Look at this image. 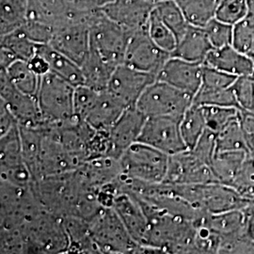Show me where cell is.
<instances>
[{
  "instance_id": "28",
  "label": "cell",
  "mask_w": 254,
  "mask_h": 254,
  "mask_svg": "<svg viewBox=\"0 0 254 254\" xmlns=\"http://www.w3.org/2000/svg\"><path fill=\"white\" fill-rule=\"evenodd\" d=\"M22 141V152L27 164V168L31 173L34 182L42 179L41 172V156L43 146V129L42 127H19Z\"/></svg>"
},
{
  "instance_id": "60",
  "label": "cell",
  "mask_w": 254,
  "mask_h": 254,
  "mask_svg": "<svg viewBox=\"0 0 254 254\" xmlns=\"http://www.w3.org/2000/svg\"><path fill=\"white\" fill-rule=\"evenodd\" d=\"M252 77H253V79H254V73H253V74H252Z\"/></svg>"
},
{
  "instance_id": "21",
  "label": "cell",
  "mask_w": 254,
  "mask_h": 254,
  "mask_svg": "<svg viewBox=\"0 0 254 254\" xmlns=\"http://www.w3.org/2000/svg\"><path fill=\"white\" fill-rule=\"evenodd\" d=\"M127 109V106L107 89L99 91L84 121L97 131H109Z\"/></svg>"
},
{
  "instance_id": "52",
  "label": "cell",
  "mask_w": 254,
  "mask_h": 254,
  "mask_svg": "<svg viewBox=\"0 0 254 254\" xmlns=\"http://www.w3.org/2000/svg\"><path fill=\"white\" fill-rule=\"evenodd\" d=\"M115 0H72L70 3L73 7L82 10H101Z\"/></svg>"
},
{
  "instance_id": "57",
  "label": "cell",
  "mask_w": 254,
  "mask_h": 254,
  "mask_svg": "<svg viewBox=\"0 0 254 254\" xmlns=\"http://www.w3.org/2000/svg\"><path fill=\"white\" fill-rule=\"evenodd\" d=\"M249 234L254 240V219H249Z\"/></svg>"
},
{
  "instance_id": "29",
  "label": "cell",
  "mask_w": 254,
  "mask_h": 254,
  "mask_svg": "<svg viewBox=\"0 0 254 254\" xmlns=\"http://www.w3.org/2000/svg\"><path fill=\"white\" fill-rule=\"evenodd\" d=\"M248 154L244 151L217 152L211 163V169L217 181L230 186L236 178Z\"/></svg>"
},
{
  "instance_id": "26",
  "label": "cell",
  "mask_w": 254,
  "mask_h": 254,
  "mask_svg": "<svg viewBox=\"0 0 254 254\" xmlns=\"http://www.w3.org/2000/svg\"><path fill=\"white\" fill-rule=\"evenodd\" d=\"M80 67L84 77V85L96 91H104L108 89L110 78L118 66L110 64L91 48Z\"/></svg>"
},
{
  "instance_id": "37",
  "label": "cell",
  "mask_w": 254,
  "mask_h": 254,
  "mask_svg": "<svg viewBox=\"0 0 254 254\" xmlns=\"http://www.w3.org/2000/svg\"><path fill=\"white\" fill-rule=\"evenodd\" d=\"M147 31L155 45L172 55L177 45V38L171 28L158 16L154 8L147 23Z\"/></svg>"
},
{
  "instance_id": "32",
  "label": "cell",
  "mask_w": 254,
  "mask_h": 254,
  "mask_svg": "<svg viewBox=\"0 0 254 254\" xmlns=\"http://www.w3.org/2000/svg\"><path fill=\"white\" fill-rule=\"evenodd\" d=\"M192 26L203 27L216 17L220 0H176Z\"/></svg>"
},
{
  "instance_id": "15",
  "label": "cell",
  "mask_w": 254,
  "mask_h": 254,
  "mask_svg": "<svg viewBox=\"0 0 254 254\" xmlns=\"http://www.w3.org/2000/svg\"><path fill=\"white\" fill-rule=\"evenodd\" d=\"M217 181L208 164L191 150L170 155L169 168L163 183L173 185H197Z\"/></svg>"
},
{
  "instance_id": "13",
  "label": "cell",
  "mask_w": 254,
  "mask_h": 254,
  "mask_svg": "<svg viewBox=\"0 0 254 254\" xmlns=\"http://www.w3.org/2000/svg\"><path fill=\"white\" fill-rule=\"evenodd\" d=\"M181 119L169 116L146 119L138 141L152 146L168 155L188 150L182 136Z\"/></svg>"
},
{
  "instance_id": "5",
  "label": "cell",
  "mask_w": 254,
  "mask_h": 254,
  "mask_svg": "<svg viewBox=\"0 0 254 254\" xmlns=\"http://www.w3.org/2000/svg\"><path fill=\"white\" fill-rule=\"evenodd\" d=\"M122 175L148 184L163 183L168 173L170 155L137 141L119 159Z\"/></svg>"
},
{
  "instance_id": "12",
  "label": "cell",
  "mask_w": 254,
  "mask_h": 254,
  "mask_svg": "<svg viewBox=\"0 0 254 254\" xmlns=\"http://www.w3.org/2000/svg\"><path fill=\"white\" fill-rule=\"evenodd\" d=\"M171 56V53L155 45L146 27L131 33L124 64L157 77Z\"/></svg>"
},
{
  "instance_id": "51",
  "label": "cell",
  "mask_w": 254,
  "mask_h": 254,
  "mask_svg": "<svg viewBox=\"0 0 254 254\" xmlns=\"http://www.w3.org/2000/svg\"><path fill=\"white\" fill-rule=\"evenodd\" d=\"M17 121L10 112L8 106L2 99H0V136L6 134L13 127H15Z\"/></svg>"
},
{
  "instance_id": "23",
  "label": "cell",
  "mask_w": 254,
  "mask_h": 254,
  "mask_svg": "<svg viewBox=\"0 0 254 254\" xmlns=\"http://www.w3.org/2000/svg\"><path fill=\"white\" fill-rule=\"evenodd\" d=\"M213 49L203 27L190 25L187 32L177 42L172 57L191 63L204 64Z\"/></svg>"
},
{
  "instance_id": "44",
  "label": "cell",
  "mask_w": 254,
  "mask_h": 254,
  "mask_svg": "<svg viewBox=\"0 0 254 254\" xmlns=\"http://www.w3.org/2000/svg\"><path fill=\"white\" fill-rule=\"evenodd\" d=\"M247 15L246 0H220L216 12V18L233 26L246 18Z\"/></svg>"
},
{
  "instance_id": "33",
  "label": "cell",
  "mask_w": 254,
  "mask_h": 254,
  "mask_svg": "<svg viewBox=\"0 0 254 254\" xmlns=\"http://www.w3.org/2000/svg\"><path fill=\"white\" fill-rule=\"evenodd\" d=\"M154 10L175 34L177 42L190 26L176 0H162L155 4Z\"/></svg>"
},
{
  "instance_id": "53",
  "label": "cell",
  "mask_w": 254,
  "mask_h": 254,
  "mask_svg": "<svg viewBox=\"0 0 254 254\" xmlns=\"http://www.w3.org/2000/svg\"><path fill=\"white\" fill-rule=\"evenodd\" d=\"M27 63L29 64L30 68L41 77L50 72L47 61L38 52Z\"/></svg>"
},
{
  "instance_id": "59",
  "label": "cell",
  "mask_w": 254,
  "mask_h": 254,
  "mask_svg": "<svg viewBox=\"0 0 254 254\" xmlns=\"http://www.w3.org/2000/svg\"><path fill=\"white\" fill-rule=\"evenodd\" d=\"M147 2H150V3H152V4H154V6H155V4L156 3H158V2H160V1H162V0H145Z\"/></svg>"
},
{
  "instance_id": "7",
  "label": "cell",
  "mask_w": 254,
  "mask_h": 254,
  "mask_svg": "<svg viewBox=\"0 0 254 254\" xmlns=\"http://www.w3.org/2000/svg\"><path fill=\"white\" fill-rule=\"evenodd\" d=\"M75 87L54 73L41 78L37 94L38 104L46 124H58L74 117Z\"/></svg>"
},
{
  "instance_id": "25",
  "label": "cell",
  "mask_w": 254,
  "mask_h": 254,
  "mask_svg": "<svg viewBox=\"0 0 254 254\" xmlns=\"http://www.w3.org/2000/svg\"><path fill=\"white\" fill-rule=\"evenodd\" d=\"M78 171L86 181L98 190L118 180L122 174L119 159L110 156L89 160Z\"/></svg>"
},
{
  "instance_id": "22",
  "label": "cell",
  "mask_w": 254,
  "mask_h": 254,
  "mask_svg": "<svg viewBox=\"0 0 254 254\" xmlns=\"http://www.w3.org/2000/svg\"><path fill=\"white\" fill-rule=\"evenodd\" d=\"M204 64L236 77L252 75L254 72V64L250 57L238 51L232 45L213 48Z\"/></svg>"
},
{
  "instance_id": "54",
  "label": "cell",
  "mask_w": 254,
  "mask_h": 254,
  "mask_svg": "<svg viewBox=\"0 0 254 254\" xmlns=\"http://www.w3.org/2000/svg\"><path fill=\"white\" fill-rule=\"evenodd\" d=\"M16 61H19L16 56L9 49L1 46L0 48V69H8L9 66Z\"/></svg>"
},
{
  "instance_id": "18",
  "label": "cell",
  "mask_w": 254,
  "mask_h": 254,
  "mask_svg": "<svg viewBox=\"0 0 254 254\" xmlns=\"http://www.w3.org/2000/svg\"><path fill=\"white\" fill-rule=\"evenodd\" d=\"M202 72L203 64L191 63L171 56L158 73L157 80L166 82L194 98L200 90Z\"/></svg>"
},
{
  "instance_id": "50",
  "label": "cell",
  "mask_w": 254,
  "mask_h": 254,
  "mask_svg": "<svg viewBox=\"0 0 254 254\" xmlns=\"http://www.w3.org/2000/svg\"><path fill=\"white\" fill-rule=\"evenodd\" d=\"M239 118L245 137L248 153L254 154V112L240 110Z\"/></svg>"
},
{
  "instance_id": "55",
  "label": "cell",
  "mask_w": 254,
  "mask_h": 254,
  "mask_svg": "<svg viewBox=\"0 0 254 254\" xmlns=\"http://www.w3.org/2000/svg\"><path fill=\"white\" fill-rule=\"evenodd\" d=\"M243 211L249 219H254V196L253 198L249 199Z\"/></svg>"
},
{
  "instance_id": "58",
  "label": "cell",
  "mask_w": 254,
  "mask_h": 254,
  "mask_svg": "<svg viewBox=\"0 0 254 254\" xmlns=\"http://www.w3.org/2000/svg\"><path fill=\"white\" fill-rule=\"evenodd\" d=\"M248 56L250 57V59L253 61V63L254 64V45L253 47H252V49H251V51L248 53Z\"/></svg>"
},
{
  "instance_id": "10",
  "label": "cell",
  "mask_w": 254,
  "mask_h": 254,
  "mask_svg": "<svg viewBox=\"0 0 254 254\" xmlns=\"http://www.w3.org/2000/svg\"><path fill=\"white\" fill-rule=\"evenodd\" d=\"M94 11L55 27L48 45L81 66L91 49L90 21Z\"/></svg>"
},
{
  "instance_id": "2",
  "label": "cell",
  "mask_w": 254,
  "mask_h": 254,
  "mask_svg": "<svg viewBox=\"0 0 254 254\" xmlns=\"http://www.w3.org/2000/svg\"><path fill=\"white\" fill-rule=\"evenodd\" d=\"M170 185L177 195L205 214L243 210L249 200L231 186L218 182L197 185Z\"/></svg>"
},
{
  "instance_id": "39",
  "label": "cell",
  "mask_w": 254,
  "mask_h": 254,
  "mask_svg": "<svg viewBox=\"0 0 254 254\" xmlns=\"http://www.w3.org/2000/svg\"><path fill=\"white\" fill-rule=\"evenodd\" d=\"M206 123V128L216 135L232 121L239 117L240 110L236 108L200 106Z\"/></svg>"
},
{
  "instance_id": "43",
  "label": "cell",
  "mask_w": 254,
  "mask_h": 254,
  "mask_svg": "<svg viewBox=\"0 0 254 254\" xmlns=\"http://www.w3.org/2000/svg\"><path fill=\"white\" fill-rule=\"evenodd\" d=\"M203 28L213 48H220L232 45L234 31L233 25L222 22L215 17L208 22Z\"/></svg>"
},
{
  "instance_id": "40",
  "label": "cell",
  "mask_w": 254,
  "mask_h": 254,
  "mask_svg": "<svg viewBox=\"0 0 254 254\" xmlns=\"http://www.w3.org/2000/svg\"><path fill=\"white\" fill-rule=\"evenodd\" d=\"M230 186L248 200L254 197V154L247 155L244 163Z\"/></svg>"
},
{
  "instance_id": "46",
  "label": "cell",
  "mask_w": 254,
  "mask_h": 254,
  "mask_svg": "<svg viewBox=\"0 0 254 254\" xmlns=\"http://www.w3.org/2000/svg\"><path fill=\"white\" fill-rule=\"evenodd\" d=\"M100 91H96L87 85H79L75 87L73 97L74 117L84 121L91 107L96 100Z\"/></svg>"
},
{
  "instance_id": "56",
  "label": "cell",
  "mask_w": 254,
  "mask_h": 254,
  "mask_svg": "<svg viewBox=\"0 0 254 254\" xmlns=\"http://www.w3.org/2000/svg\"><path fill=\"white\" fill-rule=\"evenodd\" d=\"M247 8H248V15L249 17L254 19V0H246Z\"/></svg>"
},
{
  "instance_id": "42",
  "label": "cell",
  "mask_w": 254,
  "mask_h": 254,
  "mask_svg": "<svg viewBox=\"0 0 254 254\" xmlns=\"http://www.w3.org/2000/svg\"><path fill=\"white\" fill-rule=\"evenodd\" d=\"M232 89L239 110L254 112V82L252 75L237 77Z\"/></svg>"
},
{
  "instance_id": "6",
  "label": "cell",
  "mask_w": 254,
  "mask_h": 254,
  "mask_svg": "<svg viewBox=\"0 0 254 254\" xmlns=\"http://www.w3.org/2000/svg\"><path fill=\"white\" fill-rule=\"evenodd\" d=\"M0 182L1 228H21L45 211L32 186L24 188L9 182Z\"/></svg>"
},
{
  "instance_id": "17",
  "label": "cell",
  "mask_w": 254,
  "mask_h": 254,
  "mask_svg": "<svg viewBox=\"0 0 254 254\" xmlns=\"http://www.w3.org/2000/svg\"><path fill=\"white\" fill-rule=\"evenodd\" d=\"M146 119L136 106L125 110L109 130L111 157L120 159L130 146L138 141Z\"/></svg>"
},
{
  "instance_id": "48",
  "label": "cell",
  "mask_w": 254,
  "mask_h": 254,
  "mask_svg": "<svg viewBox=\"0 0 254 254\" xmlns=\"http://www.w3.org/2000/svg\"><path fill=\"white\" fill-rule=\"evenodd\" d=\"M236 78L237 77L235 75L203 64L202 81L200 87L212 89H227L233 86Z\"/></svg>"
},
{
  "instance_id": "27",
  "label": "cell",
  "mask_w": 254,
  "mask_h": 254,
  "mask_svg": "<svg viewBox=\"0 0 254 254\" xmlns=\"http://www.w3.org/2000/svg\"><path fill=\"white\" fill-rule=\"evenodd\" d=\"M63 219L70 240L68 254H100L91 237L87 219L77 216H67Z\"/></svg>"
},
{
  "instance_id": "61",
  "label": "cell",
  "mask_w": 254,
  "mask_h": 254,
  "mask_svg": "<svg viewBox=\"0 0 254 254\" xmlns=\"http://www.w3.org/2000/svg\"><path fill=\"white\" fill-rule=\"evenodd\" d=\"M66 1H67L68 3H71V2H72V0H66Z\"/></svg>"
},
{
  "instance_id": "30",
  "label": "cell",
  "mask_w": 254,
  "mask_h": 254,
  "mask_svg": "<svg viewBox=\"0 0 254 254\" xmlns=\"http://www.w3.org/2000/svg\"><path fill=\"white\" fill-rule=\"evenodd\" d=\"M27 19V0H0V36L18 29Z\"/></svg>"
},
{
  "instance_id": "41",
  "label": "cell",
  "mask_w": 254,
  "mask_h": 254,
  "mask_svg": "<svg viewBox=\"0 0 254 254\" xmlns=\"http://www.w3.org/2000/svg\"><path fill=\"white\" fill-rule=\"evenodd\" d=\"M254 45V19L247 16L234 25L232 46L248 55Z\"/></svg>"
},
{
  "instance_id": "4",
  "label": "cell",
  "mask_w": 254,
  "mask_h": 254,
  "mask_svg": "<svg viewBox=\"0 0 254 254\" xmlns=\"http://www.w3.org/2000/svg\"><path fill=\"white\" fill-rule=\"evenodd\" d=\"M26 237L28 254H68L70 240L64 219L47 211L20 228Z\"/></svg>"
},
{
  "instance_id": "1",
  "label": "cell",
  "mask_w": 254,
  "mask_h": 254,
  "mask_svg": "<svg viewBox=\"0 0 254 254\" xmlns=\"http://www.w3.org/2000/svg\"><path fill=\"white\" fill-rule=\"evenodd\" d=\"M136 200L149 219L144 245L147 254H197V226L193 221Z\"/></svg>"
},
{
  "instance_id": "36",
  "label": "cell",
  "mask_w": 254,
  "mask_h": 254,
  "mask_svg": "<svg viewBox=\"0 0 254 254\" xmlns=\"http://www.w3.org/2000/svg\"><path fill=\"white\" fill-rule=\"evenodd\" d=\"M222 151H244L248 153L239 117L228 124L217 134V152Z\"/></svg>"
},
{
  "instance_id": "20",
  "label": "cell",
  "mask_w": 254,
  "mask_h": 254,
  "mask_svg": "<svg viewBox=\"0 0 254 254\" xmlns=\"http://www.w3.org/2000/svg\"><path fill=\"white\" fill-rule=\"evenodd\" d=\"M154 5L145 0H115L102 9L130 33L147 27Z\"/></svg>"
},
{
  "instance_id": "16",
  "label": "cell",
  "mask_w": 254,
  "mask_h": 254,
  "mask_svg": "<svg viewBox=\"0 0 254 254\" xmlns=\"http://www.w3.org/2000/svg\"><path fill=\"white\" fill-rule=\"evenodd\" d=\"M157 77L127 64H120L109 81V90L127 108L135 107L142 93Z\"/></svg>"
},
{
  "instance_id": "24",
  "label": "cell",
  "mask_w": 254,
  "mask_h": 254,
  "mask_svg": "<svg viewBox=\"0 0 254 254\" xmlns=\"http://www.w3.org/2000/svg\"><path fill=\"white\" fill-rule=\"evenodd\" d=\"M37 52L47 61L50 73L71 83L74 87L84 84L81 67L73 60L56 50L50 45H39Z\"/></svg>"
},
{
  "instance_id": "9",
  "label": "cell",
  "mask_w": 254,
  "mask_h": 254,
  "mask_svg": "<svg viewBox=\"0 0 254 254\" xmlns=\"http://www.w3.org/2000/svg\"><path fill=\"white\" fill-rule=\"evenodd\" d=\"M192 104L193 97L190 95L166 82L156 80L142 93L136 107L147 118L161 116L182 118Z\"/></svg>"
},
{
  "instance_id": "11",
  "label": "cell",
  "mask_w": 254,
  "mask_h": 254,
  "mask_svg": "<svg viewBox=\"0 0 254 254\" xmlns=\"http://www.w3.org/2000/svg\"><path fill=\"white\" fill-rule=\"evenodd\" d=\"M0 180L28 188L34 183L25 162L18 125L0 136Z\"/></svg>"
},
{
  "instance_id": "47",
  "label": "cell",
  "mask_w": 254,
  "mask_h": 254,
  "mask_svg": "<svg viewBox=\"0 0 254 254\" xmlns=\"http://www.w3.org/2000/svg\"><path fill=\"white\" fill-rule=\"evenodd\" d=\"M19 28L37 45H48L54 33L52 25L39 20H27Z\"/></svg>"
},
{
  "instance_id": "49",
  "label": "cell",
  "mask_w": 254,
  "mask_h": 254,
  "mask_svg": "<svg viewBox=\"0 0 254 254\" xmlns=\"http://www.w3.org/2000/svg\"><path fill=\"white\" fill-rule=\"evenodd\" d=\"M191 151L211 167L213 158L217 153V135L206 128L205 132Z\"/></svg>"
},
{
  "instance_id": "38",
  "label": "cell",
  "mask_w": 254,
  "mask_h": 254,
  "mask_svg": "<svg viewBox=\"0 0 254 254\" xmlns=\"http://www.w3.org/2000/svg\"><path fill=\"white\" fill-rule=\"evenodd\" d=\"M193 104L198 106H218L238 109L232 87L227 89L200 87V90L193 98Z\"/></svg>"
},
{
  "instance_id": "19",
  "label": "cell",
  "mask_w": 254,
  "mask_h": 254,
  "mask_svg": "<svg viewBox=\"0 0 254 254\" xmlns=\"http://www.w3.org/2000/svg\"><path fill=\"white\" fill-rule=\"evenodd\" d=\"M128 233L137 244L145 245L149 229V219L136 198L127 192H120L112 203Z\"/></svg>"
},
{
  "instance_id": "45",
  "label": "cell",
  "mask_w": 254,
  "mask_h": 254,
  "mask_svg": "<svg viewBox=\"0 0 254 254\" xmlns=\"http://www.w3.org/2000/svg\"><path fill=\"white\" fill-rule=\"evenodd\" d=\"M1 254H28L27 240L20 228H1L0 238Z\"/></svg>"
},
{
  "instance_id": "35",
  "label": "cell",
  "mask_w": 254,
  "mask_h": 254,
  "mask_svg": "<svg viewBox=\"0 0 254 254\" xmlns=\"http://www.w3.org/2000/svg\"><path fill=\"white\" fill-rule=\"evenodd\" d=\"M0 46L9 49L20 61L28 62L37 53L38 46L18 28L8 34L2 35Z\"/></svg>"
},
{
  "instance_id": "34",
  "label": "cell",
  "mask_w": 254,
  "mask_h": 254,
  "mask_svg": "<svg viewBox=\"0 0 254 254\" xmlns=\"http://www.w3.org/2000/svg\"><path fill=\"white\" fill-rule=\"evenodd\" d=\"M5 70L19 91L37 97L42 77L30 68L27 62L19 60Z\"/></svg>"
},
{
  "instance_id": "8",
  "label": "cell",
  "mask_w": 254,
  "mask_h": 254,
  "mask_svg": "<svg viewBox=\"0 0 254 254\" xmlns=\"http://www.w3.org/2000/svg\"><path fill=\"white\" fill-rule=\"evenodd\" d=\"M131 33L109 18L101 9L95 10L90 21L91 48L110 64H124Z\"/></svg>"
},
{
  "instance_id": "14",
  "label": "cell",
  "mask_w": 254,
  "mask_h": 254,
  "mask_svg": "<svg viewBox=\"0 0 254 254\" xmlns=\"http://www.w3.org/2000/svg\"><path fill=\"white\" fill-rule=\"evenodd\" d=\"M0 99L6 103L19 127L37 128L46 125L36 96L19 91L5 69H0Z\"/></svg>"
},
{
  "instance_id": "3",
  "label": "cell",
  "mask_w": 254,
  "mask_h": 254,
  "mask_svg": "<svg viewBox=\"0 0 254 254\" xmlns=\"http://www.w3.org/2000/svg\"><path fill=\"white\" fill-rule=\"evenodd\" d=\"M91 235L100 254H146L130 236L112 207H102L89 221Z\"/></svg>"
},
{
  "instance_id": "31",
  "label": "cell",
  "mask_w": 254,
  "mask_h": 254,
  "mask_svg": "<svg viewBox=\"0 0 254 254\" xmlns=\"http://www.w3.org/2000/svg\"><path fill=\"white\" fill-rule=\"evenodd\" d=\"M180 128L187 148L193 149L206 130V123L200 106L191 105L182 117Z\"/></svg>"
}]
</instances>
